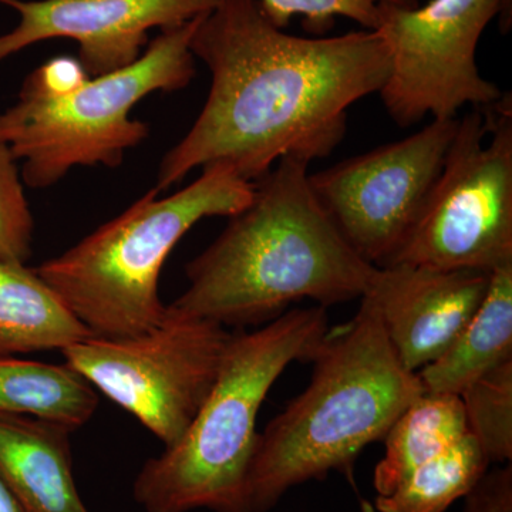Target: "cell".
<instances>
[{"instance_id": "1", "label": "cell", "mask_w": 512, "mask_h": 512, "mask_svg": "<svg viewBox=\"0 0 512 512\" xmlns=\"http://www.w3.org/2000/svg\"><path fill=\"white\" fill-rule=\"evenodd\" d=\"M190 49L210 70V93L161 160L158 191L195 168L221 165L255 184L284 157H328L345 137L350 107L390 76L389 49L373 30L288 35L258 0H222L201 16Z\"/></svg>"}, {"instance_id": "2", "label": "cell", "mask_w": 512, "mask_h": 512, "mask_svg": "<svg viewBox=\"0 0 512 512\" xmlns=\"http://www.w3.org/2000/svg\"><path fill=\"white\" fill-rule=\"evenodd\" d=\"M308 168L284 157L256 181L247 207L185 266L187 291L167 309L245 328L305 299L328 309L362 298L377 266L350 247L320 207Z\"/></svg>"}, {"instance_id": "3", "label": "cell", "mask_w": 512, "mask_h": 512, "mask_svg": "<svg viewBox=\"0 0 512 512\" xmlns=\"http://www.w3.org/2000/svg\"><path fill=\"white\" fill-rule=\"evenodd\" d=\"M311 382L259 433L248 480L251 512H269L292 488L349 474L363 448L383 440L424 392L400 363L367 296L311 359Z\"/></svg>"}, {"instance_id": "4", "label": "cell", "mask_w": 512, "mask_h": 512, "mask_svg": "<svg viewBox=\"0 0 512 512\" xmlns=\"http://www.w3.org/2000/svg\"><path fill=\"white\" fill-rule=\"evenodd\" d=\"M329 330L328 312L318 305L286 311L254 332L232 333L200 412L134 481V500L144 512H251L259 410L286 367L311 362Z\"/></svg>"}, {"instance_id": "5", "label": "cell", "mask_w": 512, "mask_h": 512, "mask_svg": "<svg viewBox=\"0 0 512 512\" xmlns=\"http://www.w3.org/2000/svg\"><path fill=\"white\" fill-rule=\"evenodd\" d=\"M204 16V15H202ZM201 16L164 30L124 69L89 77L73 57L60 56L23 80L18 100L0 111V141L29 188L59 183L74 167L117 168L150 127L130 113L153 93L183 90L195 76L191 37Z\"/></svg>"}, {"instance_id": "6", "label": "cell", "mask_w": 512, "mask_h": 512, "mask_svg": "<svg viewBox=\"0 0 512 512\" xmlns=\"http://www.w3.org/2000/svg\"><path fill=\"white\" fill-rule=\"evenodd\" d=\"M144 194L119 217L35 271L93 338L123 339L156 328L165 306L158 282L168 255L204 218L232 217L254 184L221 165L202 168L184 190Z\"/></svg>"}, {"instance_id": "7", "label": "cell", "mask_w": 512, "mask_h": 512, "mask_svg": "<svg viewBox=\"0 0 512 512\" xmlns=\"http://www.w3.org/2000/svg\"><path fill=\"white\" fill-rule=\"evenodd\" d=\"M393 264L485 272L512 264L510 94L458 119L443 170Z\"/></svg>"}, {"instance_id": "8", "label": "cell", "mask_w": 512, "mask_h": 512, "mask_svg": "<svg viewBox=\"0 0 512 512\" xmlns=\"http://www.w3.org/2000/svg\"><path fill=\"white\" fill-rule=\"evenodd\" d=\"M231 336L218 323L165 306L160 325L146 333L123 339L92 336L60 353L96 392L170 448L210 396Z\"/></svg>"}, {"instance_id": "9", "label": "cell", "mask_w": 512, "mask_h": 512, "mask_svg": "<svg viewBox=\"0 0 512 512\" xmlns=\"http://www.w3.org/2000/svg\"><path fill=\"white\" fill-rule=\"evenodd\" d=\"M510 0H430L424 6L380 3L377 28L390 53L384 107L400 127L426 117L454 119L466 106H491L500 87L481 76L477 46Z\"/></svg>"}, {"instance_id": "10", "label": "cell", "mask_w": 512, "mask_h": 512, "mask_svg": "<svg viewBox=\"0 0 512 512\" xmlns=\"http://www.w3.org/2000/svg\"><path fill=\"white\" fill-rule=\"evenodd\" d=\"M458 119L431 123L400 141L309 174L316 200L369 264L393 261L443 170Z\"/></svg>"}, {"instance_id": "11", "label": "cell", "mask_w": 512, "mask_h": 512, "mask_svg": "<svg viewBox=\"0 0 512 512\" xmlns=\"http://www.w3.org/2000/svg\"><path fill=\"white\" fill-rule=\"evenodd\" d=\"M222 0H0L19 13L18 26L0 35V62L50 39H72L89 77L136 62L151 29L171 30L207 15Z\"/></svg>"}, {"instance_id": "12", "label": "cell", "mask_w": 512, "mask_h": 512, "mask_svg": "<svg viewBox=\"0 0 512 512\" xmlns=\"http://www.w3.org/2000/svg\"><path fill=\"white\" fill-rule=\"evenodd\" d=\"M491 272L393 264L376 268L365 295L376 306L400 363L420 372L436 362L480 308Z\"/></svg>"}, {"instance_id": "13", "label": "cell", "mask_w": 512, "mask_h": 512, "mask_svg": "<svg viewBox=\"0 0 512 512\" xmlns=\"http://www.w3.org/2000/svg\"><path fill=\"white\" fill-rule=\"evenodd\" d=\"M72 429L0 413V480L23 512H90L73 474Z\"/></svg>"}, {"instance_id": "14", "label": "cell", "mask_w": 512, "mask_h": 512, "mask_svg": "<svg viewBox=\"0 0 512 512\" xmlns=\"http://www.w3.org/2000/svg\"><path fill=\"white\" fill-rule=\"evenodd\" d=\"M512 360V264L491 272L480 308L453 345L419 376L426 393L460 396L485 373Z\"/></svg>"}, {"instance_id": "15", "label": "cell", "mask_w": 512, "mask_h": 512, "mask_svg": "<svg viewBox=\"0 0 512 512\" xmlns=\"http://www.w3.org/2000/svg\"><path fill=\"white\" fill-rule=\"evenodd\" d=\"M92 338L35 268L0 259V357L69 348Z\"/></svg>"}, {"instance_id": "16", "label": "cell", "mask_w": 512, "mask_h": 512, "mask_svg": "<svg viewBox=\"0 0 512 512\" xmlns=\"http://www.w3.org/2000/svg\"><path fill=\"white\" fill-rule=\"evenodd\" d=\"M467 434L460 396L421 393L384 436L386 451L373 474L377 497L393 493L417 467L440 456Z\"/></svg>"}, {"instance_id": "17", "label": "cell", "mask_w": 512, "mask_h": 512, "mask_svg": "<svg viewBox=\"0 0 512 512\" xmlns=\"http://www.w3.org/2000/svg\"><path fill=\"white\" fill-rule=\"evenodd\" d=\"M97 407L96 390L66 363L0 357V413L55 421L74 431Z\"/></svg>"}, {"instance_id": "18", "label": "cell", "mask_w": 512, "mask_h": 512, "mask_svg": "<svg viewBox=\"0 0 512 512\" xmlns=\"http://www.w3.org/2000/svg\"><path fill=\"white\" fill-rule=\"evenodd\" d=\"M480 444L470 433L454 446L421 464L384 497H376L379 512H446L473 490L490 467Z\"/></svg>"}, {"instance_id": "19", "label": "cell", "mask_w": 512, "mask_h": 512, "mask_svg": "<svg viewBox=\"0 0 512 512\" xmlns=\"http://www.w3.org/2000/svg\"><path fill=\"white\" fill-rule=\"evenodd\" d=\"M468 433L491 464L512 460V360L485 373L460 394Z\"/></svg>"}, {"instance_id": "20", "label": "cell", "mask_w": 512, "mask_h": 512, "mask_svg": "<svg viewBox=\"0 0 512 512\" xmlns=\"http://www.w3.org/2000/svg\"><path fill=\"white\" fill-rule=\"evenodd\" d=\"M262 12L276 28L285 29L295 16H303V28L323 35L335 26L336 18L359 23L366 30H375L380 3L416 6L419 0H258Z\"/></svg>"}, {"instance_id": "21", "label": "cell", "mask_w": 512, "mask_h": 512, "mask_svg": "<svg viewBox=\"0 0 512 512\" xmlns=\"http://www.w3.org/2000/svg\"><path fill=\"white\" fill-rule=\"evenodd\" d=\"M33 229L19 163L0 141V259L26 264L32 255Z\"/></svg>"}, {"instance_id": "22", "label": "cell", "mask_w": 512, "mask_h": 512, "mask_svg": "<svg viewBox=\"0 0 512 512\" xmlns=\"http://www.w3.org/2000/svg\"><path fill=\"white\" fill-rule=\"evenodd\" d=\"M464 500V512H512L511 463L488 470Z\"/></svg>"}, {"instance_id": "23", "label": "cell", "mask_w": 512, "mask_h": 512, "mask_svg": "<svg viewBox=\"0 0 512 512\" xmlns=\"http://www.w3.org/2000/svg\"><path fill=\"white\" fill-rule=\"evenodd\" d=\"M0 512H23L2 480H0Z\"/></svg>"}]
</instances>
